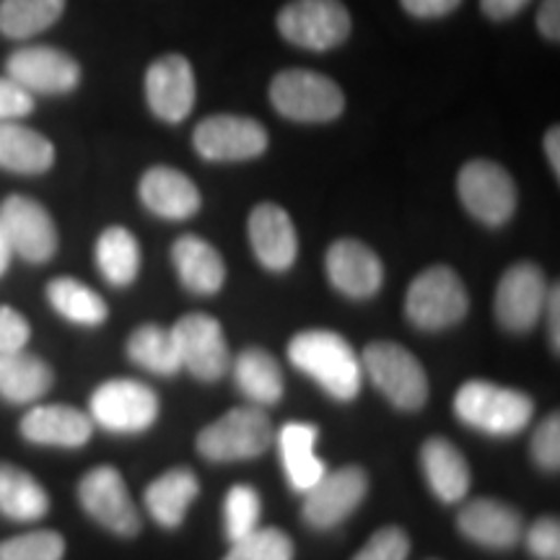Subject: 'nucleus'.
I'll list each match as a JSON object with an SVG mask.
<instances>
[{"label": "nucleus", "mask_w": 560, "mask_h": 560, "mask_svg": "<svg viewBox=\"0 0 560 560\" xmlns=\"http://www.w3.org/2000/svg\"><path fill=\"white\" fill-rule=\"evenodd\" d=\"M0 229L11 255H19L26 262H50L58 252V229L52 215L45 206L24 195H11L0 202Z\"/></svg>", "instance_id": "9b49d317"}, {"label": "nucleus", "mask_w": 560, "mask_h": 560, "mask_svg": "<svg viewBox=\"0 0 560 560\" xmlns=\"http://www.w3.org/2000/svg\"><path fill=\"white\" fill-rule=\"evenodd\" d=\"M140 200L151 213L166 221H187L200 210V190L195 182L172 166H151L140 177Z\"/></svg>", "instance_id": "412c9836"}, {"label": "nucleus", "mask_w": 560, "mask_h": 560, "mask_svg": "<svg viewBox=\"0 0 560 560\" xmlns=\"http://www.w3.org/2000/svg\"><path fill=\"white\" fill-rule=\"evenodd\" d=\"M47 299H50L52 310L60 314L62 319L73 322L81 327H100L107 319V304L96 291L83 285L75 278H55L47 283Z\"/></svg>", "instance_id": "2f4dec72"}, {"label": "nucleus", "mask_w": 560, "mask_h": 560, "mask_svg": "<svg viewBox=\"0 0 560 560\" xmlns=\"http://www.w3.org/2000/svg\"><path fill=\"white\" fill-rule=\"evenodd\" d=\"M9 265H11V247H9V242H5L3 229H0V276L9 270Z\"/></svg>", "instance_id": "09e8293b"}, {"label": "nucleus", "mask_w": 560, "mask_h": 560, "mask_svg": "<svg viewBox=\"0 0 560 560\" xmlns=\"http://www.w3.org/2000/svg\"><path fill=\"white\" fill-rule=\"evenodd\" d=\"M420 467H423L425 482L439 501L459 503L470 490V465L450 439L433 436L425 441L420 450Z\"/></svg>", "instance_id": "5701e85b"}, {"label": "nucleus", "mask_w": 560, "mask_h": 560, "mask_svg": "<svg viewBox=\"0 0 560 560\" xmlns=\"http://www.w3.org/2000/svg\"><path fill=\"white\" fill-rule=\"evenodd\" d=\"M55 164V145L42 132L19 125L0 122V170L13 174H42Z\"/></svg>", "instance_id": "cd10ccee"}, {"label": "nucleus", "mask_w": 560, "mask_h": 560, "mask_svg": "<svg viewBox=\"0 0 560 560\" xmlns=\"http://www.w3.org/2000/svg\"><path fill=\"white\" fill-rule=\"evenodd\" d=\"M223 560H293V540L285 532L260 527L244 540L231 542Z\"/></svg>", "instance_id": "c9c22d12"}, {"label": "nucleus", "mask_w": 560, "mask_h": 560, "mask_svg": "<svg viewBox=\"0 0 560 560\" xmlns=\"http://www.w3.org/2000/svg\"><path fill=\"white\" fill-rule=\"evenodd\" d=\"M545 156H548L552 174L560 177V130L550 128L548 136H545Z\"/></svg>", "instance_id": "de8ad7c7"}, {"label": "nucleus", "mask_w": 560, "mask_h": 560, "mask_svg": "<svg viewBox=\"0 0 560 560\" xmlns=\"http://www.w3.org/2000/svg\"><path fill=\"white\" fill-rule=\"evenodd\" d=\"M278 32L291 45L325 52L348 39L350 13L340 0H291L278 13Z\"/></svg>", "instance_id": "6e6552de"}, {"label": "nucleus", "mask_w": 560, "mask_h": 560, "mask_svg": "<svg viewBox=\"0 0 560 560\" xmlns=\"http://www.w3.org/2000/svg\"><path fill=\"white\" fill-rule=\"evenodd\" d=\"M145 100L159 120L177 125L195 107V73L185 55H164L145 73Z\"/></svg>", "instance_id": "f3484780"}, {"label": "nucleus", "mask_w": 560, "mask_h": 560, "mask_svg": "<svg viewBox=\"0 0 560 560\" xmlns=\"http://www.w3.org/2000/svg\"><path fill=\"white\" fill-rule=\"evenodd\" d=\"M545 317H548V335L552 350H560V289L558 285H550L548 289V301H545Z\"/></svg>", "instance_id": "a18cd8bd"}, {"label": "nucleus", "mask_w": 560, "mask_h": 560, "mask_svg": "<svg viewBox=\"0 0 560 560\" xmlns=\"http://www.w3.org/2000/svg\"><path fill=\"white\" fill-rule=\"evenodd\" d=\"M537 30L545 39H560V0H542L540 11H537Z\"/></svg>", "instance_id": "c03bdc74"}, {"label": "nucleus", "mask_w": 560, "mask_h": 560, "mask_svg": "<svg viewBox=\"0 0 560 560\" xmlns=\"http://www.w3.org/2000/svg\"><path fill=\"white\" fill-rule=\"evenodd\" d=\"M462 206L486 226H503L516 210V187L511 174L495 161H470L457 177Z\"/></svg>", "instance_id": "1a4fd4ad"}, {"label": "nucleus", "mask_w": 560, "mask_h": 560, "mask_svg": "<svg viewBox=\"0 0 560 560\" xmlns=\"http://www.w3.org/2000/svg\"><path fill=\"white\" fill-rule=\"evenodd\" d=\"M459 532L490 550H511L524 535L522 514L509 503L475 499L459 511Z\"/></svg>", "instance_id": "aec40b11"}, {"label": "nucleus", "mask_w": 560, "mask_h": 560, "mask_svg": "<svg viewBox=\"0 0 560 560\" xmlns=\"http://www.w3.org/2000/svg\"><path fill=\"white\" fill-rule=\"evenodd\" d=\"M96 268L104 280L117 289H125L140 272V244L125 226H109L96 240Z\"/></svg>", "instance_id": "7c9ffc66"}, {"label": "nucleus", "mask_w": 560, "mask_h": 560, "mask_svg": "<svg viewBox=\"0 0 560 560\" xmlns=\"http://www.w3.org/2000/svg\"><path fill=\"white\" fill-rule=\"evenodd\" d=\"M94 433V420L68 405H37L21 420V436L39 446L79 450Z\"/></svg>", "instance_id": "4be33fe9"}, {"label": "nucleus", "mask_w": 560, "mask_h": 560, "mask_svg": "<svg viewBox=\"0 0 560 560\" xmlns=\"http://www.w3.org/2000/svg\"><path fill=\"white\" fill-rule=\"evenodd\" d=\"M327 276L350 299H369L382 289L384 268L376 252L359 240H340L327 249Z\"/></svg>", "instance_id": "6ab92c4d"}, {"label": "nucleus", "mask_w": 560, "mask_h": 560, "mask_svg": "<svg viewBox=\"0 0 560 560\" xmlns=\"http://www.w3.org/2000/svg\"><path fill=\"white\" fill-rule=\"evenodd\" d=\"M410 537L400 527H384L359 550L353 560H408Z\"/></svg>", "instance_id": "4c0bfd02"}, {"label": "nucleus", "mask_w": 560, "mask_h": 560, "mask_svg": "<svg viewBox=\"0 0 560 560\" xmlns=\"http://www.w3.org/2000/svg\"><path fill=\"white\" fill-rule=\"evenodd\" d=\"M249 244L262 268L285 272L296 262L299 236L291 215L276 202H262L249 213Z\"/></svg>", "instance_id": "a211bd4d"}, {"label": "nucleus", "mask_w": 560, "mask_h": 560, "mask_svg": "<svg viewBox=\"0 0 560 560\" xmlns=\"http://www.w3.org/2000/svg\"><path fill=\"white\" fill-rule=\"evenodd\" d=\"M454 412L462 423L488 436H514L529 425L535 402L520 389L472 380L459 387L454 397Z\"/></svg>", "instance_id": "f03ea898"}, {"label": "nucleus", "mask_w": 560, "mask_h": 560, "mask_svg": "<svg viewBox=\"0 0 560 560\" xmlns=\"http://www.w3.org/2000/svg\"><path fill=\"white\" fill-rule=\"evenodd\" d=\"M369 493V478L361 467L348 465L342 470L325 472V478L304 493V520L314 529L338 527L361 506Z\"/></svg>", "instance_id": "ddd939ff"}, {"label": "nucleus", "mask_w": 560, "mask_h": 560, "mask_svg": "<svg viewBox=\"0 0 560 560\" xmlns=\"http://www.w3.org/2000/svg\"><path fill=\"white\" fill-rule=\"evenodd\" d=\"M262 501L252 486H234L223 501V529L231 542L244 540L255 529H260Z\"/></svg>", "instance_id": "f704fd0d"}, {"label": "nucleus", "mask_w": 560, "mask_h": 560, "mask_svg": "<svg viewBox=\"0 0 560 560\" xmlns=\"http://www.w3.org/2000/svg\"><path fill=\"white\" fill-rule=\"evenodd\" d=\"M32 338V327L26 317L11 306H0V353L24 350Z\"/></svg>", "instance_id": "79ce46f5"}, {"label": "nucleus", "mask_w": 560, "mask_h": 560, "mask_svg": "<svg viewBox=\"0 0 560 560\" xmlns=\"http://www.w3.org/2000/svg\"><path fill=\"white\" fill-rule=\"evenodd\" d=\"M159 395L138 380H109L94 389L89 418L112 433H143L156 423Z\"/></svg>", "instance_id": "0eeeda50"}, {"label": "nucleus", "mask_w": 560, "mask_h": 560, "mask_svg": "<svg viewBox=\"0 0 560 560\" xmlns=\"http://www.w3.org/2000/svg\"><path fill=\"white\" fill-rule=\"evenodd\" d=\"M174 346H177L182 369L190 371L202 382H219L231 369V350L219 319L210 314H185L172 327Z\"/></svg>", "instance_id": "9d476101"}, {"label": "nucleus", "mask_w": 560, "mask_h": 560, "mask_svg": "<svg viewBox=\"0 0 560 560\" xmlns=\"http://www.w3.org/2000/svg\"><path fill=\"white\" fill-rule=\"evenodd\" d=\"M200 482L192 470L177 467V470L164 472L145 488V509L161 527L177 529L185 522L192 501L198 499Z\"/></svg>", "instance_id": "bb28decb"}, {"label": "nucleus", "mask_w": 560, "mask_h": 560, "mask_svg": "<svg viewBox=\"0 0 560 560\" xmlns=\"http://www.w3.org/2000/svg\"><path fill=\"white\" fill-rule=\"evenodd\" d=\"M289 359L335 400L350 402L361 392V359L338 332L306 330L293 335L289 342Z\"/></svg>", "instance_id": "f257e3e1"}, {"label": "nucleus", "mask_w": 560, "mask_h": 560, "mask_svg": "<svg viewBox=\"0 0 560 560\" xmlns=\"http://www.w3.org/2000/svg\"><path fill=\"white\" fill-rule=\"evenodd\" d=\"M400 3L416 19H441L457 9L462 0H400Z\"/></svg>", "instance_id": "37998d69"}, {"label": "nucleus", "mask_w": 560, "mask_h": 560, "mask_svg": "<svg viewBox=\"0 0 560 560\" xmlns=\"http://www.w3.org/2000/svg\"><path fill=\"white\" fill-rule=\"evenodd\" d=\"M66 540L58 532L39 529L0 542V560H62Z\"/></svg>", "instance_id": "e433bc0d"}, {"label": "nucleus", "mask_w": 560, "mask_h": 560, "mask_svg": "<svg viewBox=\"0 0 560 560\" xmlns=\"http://www.w3.org/2000/svg\"><path fill=\"white\" fill-rule=\"evenodd\" d=\"M79 501L91 520H96L115 535L136 537L143 527L136 503L130 499V490L115 467L102 465L83 475L79 482Z\"/></svg>", "instance_id": "f8f14e48"}, {"label": "nucleus", "mask_w": 560, "mask_h": 560, "mask_svg": "<svg viewBox=\"0 0 560 560\" xmlns=\"http://www.w3.org/2000/svg\"><path fill=\"white\" fill-rule=\"evenodd\" d=\"M192 143L206 161H249L268 151V130L252 117L213 115L195 128Z\"/></svg>", "instance_id": "2eb2a0df"}, {"label": "nucleus", "mask_w": 560, "mask_h": 560, "mask_svg": "<svg viewBox=\"0 0 560 560\" xmlns=\"http://www.w3.org/2000/svg\"><path fill=\"white\" fill-rule=\"evenodd\" d=\"M524 542L532 556L537 560H558L560 558V527L558 520H550V516H542L532 524L529 529H524Z\"/></svg>", "instance_id": "ea45409f"}, {"label": "nucleus", "mask_w": 560, "mask_h": 560, "mask_svg": "<svg viewBox=\"0 0 560 560\" xmlns=\"http://www.w3.org/2000/svg\"><path fill=\"white\" fill-rule=\"evenodd\" d=\"M172 262L177 276L190 293L198 296H213L223 289L226 280V265L213 244L195 234H185L174 242Z\"/></svg>", "instance_id": "b1692460"}, {"label": "nucleus", "mask_w": 560, "mask_h": 560, "mask_svg": "<svg viewBox=\"0 0 560 560\" xmlns=\"http://www.w3.org/2000/svg\"><path fill=\"white\" fill-rule=\"evenodd\" d=\"M548 278L532 262H520L503 272L495 289V317L509 332H527L537 325L548 301Z\"/></svg>", "instance_id": "4468645a"}, {"label": "nucleus", "mask_w": 560, "mask_h": 560, "mask_svg": "<svg viewBox=\"0 0 560 560\" xmlns=\"http://www.w3.org/2000/svg\"><path fill=\"white\" fill-rule=\"evenodd\" d=\"M317 436V425L299 423V420L285 423L278 433V452L280 459H283L285 478H289V486L296 493H306L327 472L325 459H319L317 452H314Z\"/></svg>", "instance_id": "393cba45"}, {"label": "nucleus", "mask_w": 560, "mask_h": 560, "mask_svg": "<svg viewBox=\"0 0 560 560\" xmlns=\"http://www.w3.org/2000/svg\"><path fill=\"white\" fill-rule=\"evenodd\" d=\"M361 366L374 387L400 410H420L429 400V376L408 348L380 340L363 350Z\"/></svg>", "instance_id": "7ed1b4c3"}, {"label": "nucleus", "mask_w": 560, "mask_h": 560, "mask_svg": "<svg viewBox=\"0 0 560 560\" xmlns=\"http://www.w3.org/2000/svg\"><path fill=\"white\" fill-rule=\"evenodd\" d=\"M66 11V0H0V34L32 39L47 32Z\"/></svg>", "instance_id": "473e14b6"}, {"label": "nucleus", "mask_w": 560, "mask_h": 560, "mask_svg": "<svg viewBox=\"0 0 560 560\" xmlns=\"http://www.w3.org/2000/svg\"><path fill=\"white\" fill-rule=\"evenodd\" d=\"M50 511V495L37 478L9 462H0V514L11 522H39Z\"/></svg>", "instance_id": "c756f323"}, {"label": "nucleus", "mask_w": 560, "mask_h": 560, "mask_svg": "<svg viewBox=\"0 0 560 560\" xmlns=\"http://www.w3.org/2000/svg\"><path fill=\"white\" fill-rule=\"evenodd\" d=\"M276 439L270 418L252 405L236 408L206 425L198 436V452L210 462H240L260 457Z\"/></svg>", "instance_id": "423d86ee"}, {"label": "nucleus", "mask_w": 560, "mask_h": 560, "mask_svg": "<svg viewBox=\"0 0 560 560\" xmlns=\"http://www.w3.org/2000/svg\"><path fill=\"white\" fill-rule=\"evenodd\" d=\"M529 5V0H480V9L488 19L493 21H506L516 13L524 11Z\"/></svg>", "instance_id": "49530a36"}, {"label": "nucleus", "mask_w": 560, "mask_h": 560, "mask_svg": "<svg viewBox=\"0 0 560 560\" xmlns=\"http://www.w3.org/2000/svg\"><path fill=\"white\" fill-rule=\"evenodd\" d=\"M34 112V94L26 89H21L16 81H11L9 75L0 79V122L21 120V117L32 115Z\"/></svg>", "instance_id": "a19ab883"}, {"label": "nucleus", "mask_w": 560, "mask_h": 560, "mask_svg": "<svg viewBox=\"0 0 560 560\" xmlns=\"http://www.w3.org/2000/svg\"><path fill=\"white\" fill-rule=\"evenodd\" d=\"M128 355L140 369L159 376H172L182 369L172 330H164V327L156 325H143L130 335Z\"/></svg>", "instance_id": "72a5a7b5"}, {"label": "nucleus", "mask_w": 560, "mask_h": 560, "mask_svg": "<svg viewBox=\"0 0 560 560\" xmlns=\"http://www.w3.org/2000/svg\"><path fill=\"white\" fill-rule=\"evenodd\" d=\"M467 310H470V296L465 283L444 265L420 272L405 296V314L418 330H446L465 319Z\"/></svg>", "instance_id": "39448f33"}, {"label": "nucleus", "mask_w": 560, "mask_h": 560, "mask_svg": "<svg viewBox=\"0 0 560 560\" xmlns=\"http://www.w3.org/2000/svg\"><path fill=\"white\" fill-rule=\"evenodd\" d=\"M532 457L542 470L556 472L560 467V418L558 412H552L550 418H545L537 425L535 436H532Z\"/></svg>", "instance_id": "58836bf2"}, {"label": "nucleus", "mask_w": 560, "mask_h": 560, "mask_svg": "<svg viewBox=\"0 0 560 560\" xmlns=\"http://www.w3.org/2000/svg\"><path fill=\"white\" fill-rule=\"evenodd\" d=\"M270 102L293 122H332L346 109L338 83L314 70L291 68L270 83Z\"/></svg>", "instance_id": "20e7f679"}, {"label": "nucleus", "mask_w": 560, "mask_h": 560, "mask_svg": "<svg viewBox=\"0 0 560 560\" xmlns=\"http://www.w3.org/2000/svg\"><path fill=\"white\" fill-rule=\"evenodd\" d=\"M55 374L39 355L26 350L0 353V397L13 405L37 402L52 389Z\"/></svg>", "instance_id": "a878e982"}, {"label": "nucleus", "mask_w": 560, "mask_h": 560, "mask_svg": "<svg viewBox=\"0 0 560 560\" xmlns=\"http://www.w3.org/2000/svg\"><path fill=\"white\" fill-rule=\"evenodd\" d=\"M231 369H234L236 387L257 408L276 405L283 397V371L268 350L247 348L236 359H231Z\"/></svg>", "instance_id": "c85d7f7f"}, {"label": "nucleus", "mask_w": 560, "mask_h": 560, "mask_svg": "<svg viewBox=\"0 0 560 560\" xmlns=\"http://www.w3.org/2000/svg\"><path fill=\"white\" fill-rule=\"evenodd\" d=\"M5 75L30 94H68L81 83V66L55 47H19L5 60Z\"/></svg>", "instance_id": "dca6fc26"}]
</instances>
